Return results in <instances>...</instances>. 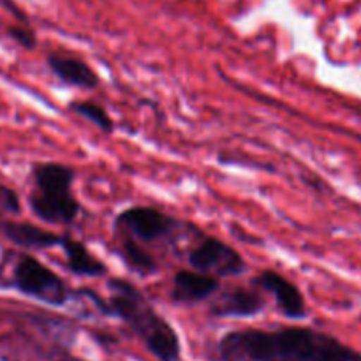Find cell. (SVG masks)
<instances>
[{
	"label": "cell",
	"mask_w": 361,
	"mask_h": 361,
	"mask_svg": "<svg viewBox=\"0 0 361 361\" xmlns=\"http://www.w3.org/2000/svg\"><path fill=\"white\" fill-rule=\"evenodd\" d=\"M120 254H122V259L127 264V268L140 277H150L159 271L155 257L150 252H147L134 238L122 240Z\"/></svg>",
	"instance_id": "cell-13"
},
{
	"label": "cell",
	"mask_w": 361,
	"mask_h": 361,
	"mask_svg": "<svg viewBox=\"0 0 361 361\" xmlns=\"http://www.w3.org/2000/svg\"><path fill=\"white\" fill-rule=\"evenodd\" d=\"M109 298L104 300V316L122 319L148 351L161 361L180 358V341L175 328L155 310L147 296L126 279H109Z\"/></svg>",
	"instance_id": "cell-2"
},
{
	"label": "cell",
	"mask_w": 361,
	"mask_h": 361,
	"mask_svg": "<svg viewBox=\"0 0 361 361\" xmlns=\"http://www.w3.org/2000/svg\"><path fill=\"white\" fill-rule=\"evenodd\" d=\"M69 111L76 113V115L83 116L87 122H90L92 126H95L97 129H101L102 133L111 134L115 130V120L111 118L108 111L102 108L101 104L94 101H73L69 102Z\"/></svg>",
	"instance_id": "cell-14"
},
{
	"label": "cell",
	"mask_w": 361,
	"mask_h": 361,
	"mask_svg": "<svg viewBox=\"0 0 361 361\" xmlns=\"http://www.w3.org/2000/svg\"><path fill=\"white\" fill-rule=\"evenodd\" d=\"M0 204H4L9 212L20 210V201H18L16 192L4 185H0Z\"/></svg>",
	"instance_id": "cell-16"
},
{
	"label": "cell",
	"mask_w": 361,
	"mask_h": 361,
	"mask_svg": "<svg viewBox=\"0 0 361 361\" xmlns=\"http://www.w3.org/2000/svg\"><path fill=\"white\" fill-rule=\"evenodd\" d=\"M116 226L130 233L136 242H157L171 235L178 222L154 207H130L120 212Z\"/></svg>",
	"instance_id": "cell-6"
},
{
	"label": "cell",
	"mask_w": 361,
	"mask_h": 361,
	"mask_svg": "<svg viewBox=\"0 0 361 361\" xmlns=\"http://www.w3.org/2000/svg\"><path fill=\"white\" fill-rule=\"evenodd\" d=\"M254 286L268 293L277 303L279 310L288 319L300 321L307 317V303L295 282L275 270H263L254 277Z\"/></svg>",
	"instance_id": "cell-7"
},
{
	"label": "cell",
	"mask_w": 361,
	"mask_h": 361,
	"mask_svg": "<svg viewBox=\"0 0 361 361\" xmlns=\"http://www.w3.org/2000/svg\"><path fill=\"white\" fill-rule=\"evenodd\" d=\"M264 310L263 296L250 289L236 288L226 293L212 307V316L233 317V319H249L259 316Z\"/></svg>",
	"instance_id": "cell-11"
},
{
	"label": "cell",
	"mask_w": 361,
	"mask_h": 361,
	"mask_svg": "<svg viewBox=\"0 0 361 361\" xmlns=\"http://www.w3.org/2000/svg\"><path fill=\"white\" fill-rule=\"evenodd\" d=\"M0 233L9 242H13L14 245L21 247L25 250H34V252L60 247L63 240V235L48 231V229L39 228V226L28 224V222H2L0 224Z\"/></svg>",
	"instance_id": "cell-10"
},
{
	"label": "cell",
	"mask_w": 361,
	"mask_h": 361,
	"mask_svg": "<svg viewBox=\"0 0 361 361\" xmlns=\"http://www.w3.org/2000/svg\"><path fill=\"white\" fill-rule=\"evenodd\" d=\"M221 289L219 279L196 270H178L173 277L171 298L178 303H200Z\"/></svg>",
	"instance_id": "cell-9"
},
{
	"label": "cell",
	"mask_w": 361,
	"mask_h": 361,
	"mask_svg": "<svg viewBox=\"0 0 361 361\" xmlns=\"http://www.w3.org/2000/svg\"><path fill=\"white\" fill-rule=\"evenodd\" d=\"M9 37L13 41H16L21 48L25 49H34L37 46V37H35V32L28 27V23L21 25H13L9 27Z\"/></svg>",
	"instance_id": "cell-15"
},
{
	"label": "cell",
	"mask_w": 361,
	"mask_h": 361,
	"mask_svg": "<svg viewBox=\"0 0 361 361\" xmlns=\"http://www.w3.org/2000/svg\"><path fill=\"white\" fill-rule=\"evenodd\" d=\"M34 190L28 197L30 210L46 224H73L81 214L80 201L74 197L76 171L62 162H35L32 166Z\"/></svg>",
	"instance_id": "cell-3"
},
{
	"label": "cell",
	"mask_w": 361,
	"mask_h": 361,
	"mask_svg": "<svg viewBox=\"0 0 361 361\" xmlns=\"http://www.w3.org/2000/svg\"><path fill=\"white\" fill-rule=\"evenodd\" d=\"M224 361H361L331 335L303 326L229 331L221 341Z\"/></svg>",
	"instance_id": "cell-1"
},
{
	"label": "cell",
	"mask_w": 361,
	"mask_h": 361,
	"mask_svg": "<svg viewBox=\"0 0 361 361\" xmlns=\"http://www.w3.org/2000/svg\"><path fill=\"white\" fill-rule=\"evenodd\" d=\"M66 361H83V360H76V358H69V360H66Z\"/></svg>",
	"instance_id": "cell-17"
},
{
	"label": "cell",
	"mask_w": 361,
	"mask_h": 361,
	"mask_svg": "<svg viewBox=\"0 0 361 361\" xmlns=\"http://www.w3.org/2000/svg\"><path fill=\"white\" fill-rule=\"evenodd\" d=\"M192 270L208 274L215 279L238 277L247 271V261L242 254L226 242L204 236L187 256Z\"/></svg>",
	"instance_id": "cell-5"
},
{
	"label": "cell",
	"mask_w": 361,
	"mask_h": 361,
	"mask_svg": "<svg viewBox=\"0 0 361 361\" xmlns=\"http://www.w3.org/2000/svg\"><path fill=\"white\" fill-rule=\"evenodd\" d=\"M13 286L23 296L34 298L49 307L67 305L69 286L59 274L34 256H21L13 268Z\"/></svg>",
	"instance_id": "cell-4"
},
{
	"label": "cell",
	"mask_w": 361,
	"mask_h": 361,
	"mask_svg": "<svg viewBox=\"0 0 361 361\" xmlns=\"http://www.w3.org/2000/svg\"><path fill=\"white\" fill-rule=\"evenodd\" d=\"M60 247L66 256L67 270L76 277L101 279L108 275V267L97 256H94L83 242H78L69 235H63Z\"/></svg>",
	"instance_id": "cell-12"
},
{
	"label": "cell",
	"mask_w": 361,
	"mask_h": 361,
	"mask_svg": "<svg viewBox=\"0 0 361 361\" xmlns=\"http://www.w3.org/2000/svg\"><path fill=\"white\" fill-rule=\"evenodd\" d=\"M48 69L53 76L69 87L81 88V90H95L101 85V78L85 60L76 59L71 55H60V53H49Z\"/></svg>",
	"instance_id": "cell-8"
}]
</instances>
